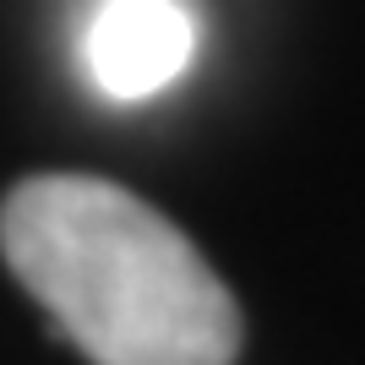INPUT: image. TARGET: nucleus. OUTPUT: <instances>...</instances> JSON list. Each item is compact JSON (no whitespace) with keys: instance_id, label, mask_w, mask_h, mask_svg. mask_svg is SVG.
I'll use <instances>...</instances> for the list:
<instances>
[{"instance_id":"f257e3e1","label":"nucleus","mask_w":365,"mask_h":365,"mask_svg":"<svg viewBox=\"0 0 365 365\" xmlns=\"http://www.w3.org/2000/svg\"><path fill=\"white\" fill-rule=\"evenodd\" d=\"M16 284L93 365H235L240 305L158 207L98 175H33L0 202Z\"/></svg>"},{"instance_id":"f03ea898","label":"nucleus","mask_w":365,"mask_h":365,"mask_svg":"<svg viewBox=\"0 0 365 365\" xmlns=\"http://www.w3.org/2000/svg\"><path fill=\"white\" fill-rule=\"evenodd\" d=\"M202 49L191 0H88L76 22V61L115 104H142L175 88Z\"/></svg>"}]
</instances>
